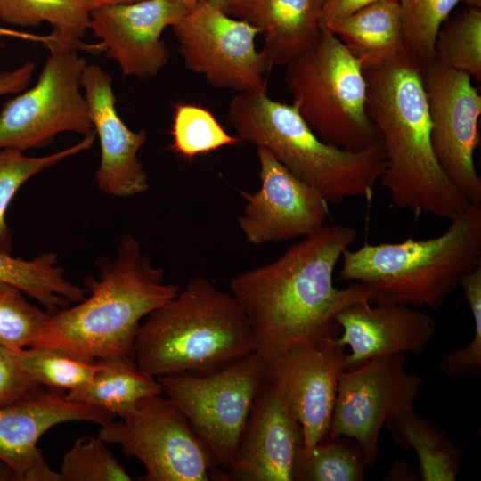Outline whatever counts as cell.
<instances>
[{"mask_svg": "<svg viewBox=\"0 0 481 481\" xmlns=\"http://www.w3.org/2000/svg\"><path fill=\"white\" fill-rule=\"evenodd\" d=\"M356 235L348 225L323 224L277 259L231 280L232 295L265 360L297 343L339 335L338 314L369 301V291L360 283L346 289L333 284L335 267Z\"/></svg>", "mask_w": 481, "mask_h": 481, "instance_id": "cell-1", "label": "cell"}, {"mask_svg": "<svg viewBox=\"0 0 481 481\" xmlns=\"http://www.w3.org/2000/svg\"><path fill=\"white\" fill-rule=\"evenodd\" d=\"M363 73L366 111L386 158L381 185L396 207L450 221L470 203L436 159L421 69L404 53Z\"/></svg>", "mask_w": 481, "mask_h": 481, "instance_id": "cell-2", "label": "cell"}, {"mask_svg": "<svg viewBox=\"0 0 481 481\" xmlns=\"http://www.w3.org/2000/svg\"><path fill=\"white\" fill-rule=\"evenodd\" d=\"M96 266V277L83 281L89 297L51 314L30 346L60 348L87 362L133 356L141 320L181 289L165 281L163 269L152 265L129 233L116 257H102Z\"/></svg>", "mask_w": 481, "mask_h": 481, "instance_id": "cell-3", "label": "cell"}, {"mask_svg": "<svg viewBox=\"0 0 481 481\" xmlns=\"http://www.w3.org/2000/svg\"><path fill=\"white\" fill-rule=\"evenodd\" d=\"M339 281H356L369 302L442 307L463 277L481 265V203H470L442 234L371 244L341 256Z\"/></svg>", "mask_w": 481, "mask_h": 481, "instance_id": "cell-4", "label": "cell"}, {"mask_svg": "<svg viewBox=\"0 0 481 481\" xmlns=\"http://www.w3.org/2000/svg\"><path fill=\"white\" fill-rule=\"evenodd\" d=\"M258 345L232 293L193 277L141 322L133 357L144 373L159 376L218 370Z\"/></svg>", "mask_w": 481, "mask_h": 481, "instance_id": "cell-5", "label": "cell"}, {"mask_svg": "<svg viewBox=\"0 0 481 481\" xmlns=\"http://www.w3.org/2000/svg\"><path fill=\"white\" fill-rule=\"evenodd\" d=\"M227 118L240 142L266 149L329 203L356 197L370 200L385 168L381 140L356 151L326 143L293 104L274 101L266 91L238 93L229 104Z\"/></svg>", "mask_w": 481, "mask_h": 481, "instance_id": "cell-6", "label": "cell"}, {"mask_svg": "<svg viewBox=\"0 0 481 481\" xmlns=\"http://www.w3.org/2000/svg\"><path fill=\"white\" fill-rule=\"evenodd\" d=\"M285 66L292 104L322 141L356 151L380 140L366 111L362 64L329 29Z\"/></svg>", "mask_w": 481, "mask_h": 481, "instance_id": "cell-7", "label": "cell"}, {"mask_svg": "<svg viewBox=\"0 0 481 481\" xmlns=\"http://www.w3.org/2000/svg\"><path fill=\"white\" fill-rule=\"evenodd\" d=\"M266 372L267 363L257 350L216 371L157 378L224 474Z\"/></svg>", "mask_w": 481, "mask_h": 481, "instance_id": "cell-8", "label": "cell"}, {"mask_svg": "<svg viewBox=\"0 0 481 481\" xmlns=\"http://www.w3.org/2000/svg\"><path fill=\"white\" fill-rule=\"evenodd\" d=\"M98 437L118 444L145 469L142 481L223 480L224 472L179 407L168 397L142 398L127 418L100 426Z\"/></svg>", "mask_w": 481, "mask_h": 481, "instance_id": "cell-9", "label": "cell"}, {"mask_svg": "<svg viewBox=\"0 0 481 481\" xmlns=\"http://www.w3.org/2000/svg\"><path fill=\"white\" fill-rule=\"evenodd\" d=\"M49 51L35 86L6 101L1 110L0 150L25 152L48 145L62 132L83 136L94 132L81 93L86 59L68 45Z\"/></svg>", "mask_w": 481, "mask_h": 481, "instance_id": "cell-10", "label": "cell"}, {"mask_svg": "<svg viewBox=\"0 0 481 481\" xmlns=\"http://www.w3.org/2000/svg\"><path fill=\"white\" fill-rule=\"evenodd\" d=\"M172 29L185 67L211 86L238 93L266 91L272 66L265 52L256 48L257 28L201 3Z\"/></svg>", "mask_w": 481, "mask_h": 481, "instance_id": "cell-11", "label": "cell"}, {"mask_svg": "<svg viewBox=\"0 0 481 481\" xmlns=\"http://www.w3.org/2000/svg\"><path fill=\"white\" fill-rule=\"evenodd\" d=\"M405 354L371 359L341 372L328 436L354 439L367 468L378 458L382 427L392 418L414 410L422 378L404 371Z\"/></svg>", "mask_w": 481, "mask_h": 481, "instance_id": "cell-12", "label": "cell"}, {"mask_svg": "<svg viewBox=\"0 0 481 481\" xmlns=\"http://www.w3.org/2000/svg\"><path fill=\"white\" fill-rule=\"evenodd\" d=\"M421 74L436 159L469 203H481V179L474 164L481 97L464 72L432 61Z\"/></svg>", "mask_w": 481, "mask_h": 481, "instance_id": "cell-13", "label": "cell"}, {"mask_svg": "<svg viewBox=\"0 0 481 481\" xmlns=\"http://www.w3.org/2000/svg\"><path fill=\"white\" fill-rule=\"evenodd\" d=\"M260 189L254 194L240 192L246 200L240 228L253 245L281 242L307 236L322 226L329 216V202L266 149L257 148Z\"/></svg>", "mask_w": 481, "mask_h": 481, "instance_id": "cell-14", "label": "cell"}, {"mask_svg": "<svg viewBox=\"0 0 481 481\" xmlns=\"http://www.w3.org/2000/svg\"><path fill=\"white\" fill-rule=\"evenodd\" d=\"M304 446L302 427L267 364L266 376L256 394L225 478L293 481L295 465Z\"/></svg>", "mask_w": 481, "mask_h": 481, "instance_id": "cell-15", "label": "cell"}, {"mask_svg": "<svg viewBox=\"0 0 481 481\" xmlns=\"http://www.w3.org/2000/svg\"><path fill=\"white\" fill-rule=\"evenodd\" d=\"M60 392L42 387L30 398L0 409V480L61 481L37 446L41 436L64 422L102 426L115 419L101 408L71 402Z\"/></svg>", "mask_w": 481, "mask_h": 481, "instance_id": "cell-16", "label": "cell"}, {"mask_svg": "<svg viewBox=\"0 0 481 481\" xmlns=\"http://www.w3.org/2000/svg\"><path fill=\"white\" fill-rule=\"evenodd\" d=\"M338 335L297 343L265 360L281 386L286 401L312 447L329 432L338 379L346 370V346Z\"/></svg>", "mask_w": 481, "mask_h": 481, "instance_id": "cell-17", "label": "cell"}, {"mask_svg": "<svg viewBox=\"0 0 481 481\" xmlns=\"http://www.w3.org/2000/svg\"><path fill=\"white\" fill-rule=\"evenodd\" d=\"M183 0H143L94 9L89 29L124 77H153L167 65L170 50L161 35L188 12Z\"/></svg>", "mask_w": 481, "mask_h": 481, "instance_id": "cell-18", "label": "cell"}, {"mask_svg": "<svg viewBox=\"0 0 481 481\" xmlns=\"http://www.w3.org/2000/svg\"><path fill=\"white\" fill-rule=\"evenodd\" d=\"M81 84L100 143L101 161L95 174L99 190L119 198L145 192L148 177L138 151L147 140V133L129 129L118 116L112 78L99 65H86Z\"/></svg>", "mask_w": 481, "mask_h": 481, "instance_id": "cell-19", "label": "cell"}, {"mask_svg": "<svg viewBox=\"0 0 481 481\" xmlns=\"http://www.w3.org/2000/svg\"><path fill=\"white\" fill-rule=\"evenodd\" d=\"M336 321L340 327L338 342L351 349L346 370L376 357L420 355L436 330L433 318L417 307L368 300L346 307Z\"/></svg>", "mask_w": 481, "mask_h": 481, "instance_id": "cell-20", "label": "cell"}, {"mask_svg": "<svg viewBox=\"0 0 481 481\" xmlns=\"http://www.w3.org/2000/svg\"><path fill=\"white\" fill-rule=\"evenodd\" d=\"M326 0H239L230 16L257 28L271 66L285 65L319 35Z\"/></svg>", "mask_w": 481, "mask_h": 481, "instance_id": "cell-21", "label": "cell"}, {"mask_svg": "<svg viewBox=\"0 0 481 481\" xmlns=\"http://www.w3.org/2000/svg\"><path fill=\"white\" fill-rule=\"evenodd\" d=\"M328 29L360 61L363 70L406 53L397 1L375 3Z\"/></svg>", "mask_w": 481, "mask_h": 481, "instance_id": "cell-22", "label": "cell"}, {"mask_svg": "<svg viewBox=\"0 0 481 481\" xmlns=\"http://www.w3.org/2000/svg\"><path fill=\"white\" fill-rule=\"evenodd\" d=\"M100 363L89 382L68 391L69 401L101 408L123 420L135 411L142 398L164 394L157 378L143 372L133 356L121 355Z\"/></svg>", "mask_w": 481, "mask_h": 481, "instance_id": "cell-23", "label": "cell"}, {"mask_svg": "<svg viewBox=\"0 0 481 481\" xmlns=\"http://www.w3.org/2000/svg\"><path fill=\"white\" fill-rule=\"evenodd\" d=\"M0 281L17 287L51 314L67 308L71 302H80L86 296L85 288L67 279L53 252L24 260L0 251Z\"/></svg>", "mask_w": 481, "mask_h": 481, "instance_id": "cell-24", "label": "cell"}, {"mask_svg": "<svg viewBox=\"0 0 481 481\" xmlns=\"http://www.w3.org/2000/svg\"><path fill=\"white\" fill-rule=\"evenodd\" d=\"M386 424L399 445L416 452L420 480H456L461 469L462 452L440 427L415 409L389 419Z\"/></svg>", "mask_w": 481, "mask_h": 481, "instance_id": "cell-25", "label": "cell"}, {"mask_svg": "<svg viewBox=\"0 0 481 481\" xmlns=\"http://www.w3.org/2000/svg\"><path fill=\"white\" fill-rule=\"evenodd\" d=\"M367 463L361 446L352 438L326 436L312 447H303L293 481H362Z\"/></svg>", "mask_w": 481, "mask_h": 481, "instance_id": "cell-26", "label": "cell"}, {"mask_svg": "<svg viewBox=\"0 0 481 481\" xmlns=\"http://www.w3.org/2000/svg\"><path fill=\"white\" fill-rule=\"evenodd\" d=\"M95 132L84 135L77 143L54 153L30 157L24 152L5 148L0 150V251L11 254L12 236L5 221V214L19 189L37 173L61 160L90 149Z\"/></svg>", "mask_w": 481, "mask_h": 481, "instance_id": "cell-27", "label": "cell"}, {"mask_svg": "<svg viewBox=\"0 0 481 481\" xmlns=\"http://www.w3.org/2000/svg\"><path fill=\"white\" fill-rule=\"evenodd\" d=\"M0 21L20 27L46 22L58 35L80 42L90 19L79 0H0Z\"/></svg>", "mask_w": 481, "mask_h": 481, "instance_id": "cell-28", "label": "cell"}, {"mask_svg": "<svg viewBox=\"0 0 481 481\" xmlns=\"http://www.w3.org/2000/svg\"><path fill=\"white\" fill-rule=\"evenodd\" d=\"M433 61L481 81V8L467 7L437 32Z\"/></svg>", "mask_w": 481, "mask_h": 481, "instance_id": "cell-29", "label": "cell"}, {"mask_svg": "<svg viewBox=\"0 0 481 481\" xmlns=\"http://www.w3.org/2000/svg\"><path fill=\"white\" fill-rule=\"evenodd\" d=\"M12 354L35 382L58 391L83 387L101 365L100 362H87L51 346H28Z\"/></svg>", "mask_w": 481, "mask_h": 481, "instance_id": "cell-30", "label": "cell"}, {"mask_svg": "<svg viewBox=\"0 0 481 481\" xmlns=\"http://www.w3.org/2000/svg\"><path fill=\"white\" fill-rule=\"evenodd\" d=\"M461 0H398L407 56L420 69L433 61L436 37Z\"/></svg>", "mask_w": 481, "mask_h": 481, "instance_id": "cell-31", "label": "cell"}, {"mask_svg": "<svg viewBox=\"0 0 481 481\" xmlns=\"http://www.w3.org/2000/svg\"><path fill=\"white\" fill-rule=\"evenodd\" d=\"M171 148L186 158H193L240 142L229 135L207 109L186 103L175 106Z\"/></svg>", "mask_w": 481, "mask_h": 481, "instance_id": "cell-32", "label": "cell"}, {"mask_svg": "<svg viewBox=\"0 0 481 481\" xmlns=\"http://www.w3.org/2000/svg\"><path fill=\"white\" fill-rule=\"evenodd\" d=\"M17 287L0 281V346L17 352L30 346L51 317L32 305Z\"/></svg>", "mask_w": 481, "mask_h": 481, "instance_id": "cell-33", "label": "cell"}, {"mask_svg": "<svg viewBox=\"0 0 481 481\" xmlns=\"http://www.w3.org/2000/svg\"><path fill=\"white\" fill-rule=\"evenodd\" d=\"M58 473L61 481L132 480L98 436L77 439L64 454Z\"/></svg>", "mask_w": 481, "mask_h": 481, "instance_id": "cell-34", "label": "cell"}, {"mask_svg": "<svg viewBox=\"0 0 481 481\" xmlns=\"http://www.w3.org/2000/svg\"><path fill=\"white\" fill-rule=\"evenodd\" d=\"M460 288L474 320V336L463 348L444 355L439 367L450 377L478 378L481 375V265L463 277Z\"/></svg>", "mask_w": 481, "mask_h": 481, "instance_id": "cell-35", "label": "cell"}, {"mask_svg": "<svg viewBox=\"0 0 481 481\" xmlns=\"http://www.w3.org/2000/svg\"><path fill=\"white\" fill-rule=\"evenodd\" d=\"M42 387L21 368L12 352L0 346V409L30 398Z\"/></svg>", "mask_w": 481, "mask_h": 481, "instance_id": "cell-36", "label": "cell"}, {"mask_svg": "<svg viewBox=\"0 0 481 481\" xmlns=\"http://www.w3.org/2000/svg\"><path fill=\"white\" fill-rule=\"evenodd\" d=\"M382 1L398 2V0H326L321 16V26L328 29L339 20L364 7Z\"/></svg>", "mask_w": 481, "mask_h": 481, "instance_id": "cell-37", "label": "cell"}, {"mask_svg": "<svg viewBox=\"0 0 481 481\" xmlns=\"http://www.w3.org/2000/svg\"><path fill=\"white\" fill-rule=\"evenodd\" d=\"M35 68V63L28 61L14 69L0 71V97L22 92L29 85Z\"/></svg>", "mask_w": 481, "mask_h": 481, "instance_id": "cell-38", "label": "cell"}, {"mask_svg": "<svg viewBox=\"0 0 481 481\" xmlns=\"http://www.w3.org/2000/svg\"><path fill=\"white\" fill-rule=\"evenodd\" d=\"M3 37H14L37 42L46 45L48 48L53 44H56V41L58 40L57 37L54 34L53 35V33L47 36H38L0 26V41Z\"/></svg>", "mask_w": 481, "mask_h": 481, "instance_id": "cell-39", "label": "cell"}, {"mask_svg": "<svg viewBox=\"0 0 481 481\" xmlns=\"http://www.w3.org/2000/svg\"><path fill=\"white\" fill-rule=\"evenodd\" d=\"M82 5L90 12L94 9L120 5L130 4L137 3L143 0H79Z\"/></svg>", "mask_w": 481, "mask_h": 481, "instance_id": "cell-40", "label": "cell"}, {"mask_svg": "<svg viewBox=\"0 0 481 481\" xmlns=\"http://www.w3.org/2000/svg\"><path fill=\"white\" fill-rule=\"evenodd\" d=\"M238 1L239 0H195L196 4H201V3L208 4L210 5H213L222 10L228 15H230L232 10L235 6V4L238 3Z\"/></svg>", "mask_w": 481, "mask_h": 481, "instance_id": "cell-41", "label": "cell"}, {"mask_svg": "<svg viewBox=\"0 0 481 481\" xmlns=\"http://www.w3.org/2000/svg\"><path fill=\"white\" fill-rule=\"evenodd\" d=\"M467 7L481 8V0H461Z\"/></svg>", "mask_w": 481, "mask_h": 481, "instance_id": "cell-42", "label": "cell"}, {"mask_svg": "<svg viewBox=\"0 0 481 481\" xmlns=\"http://www.w3.org/2000/svg\"><path fill=\"white\" fill-rule=\"evenodd\" d=\"M183 1L184 2V4L189 9H192L196 4L195 0H183Z\"/></svg>", "mask_w": 481, "mask_h": 481, "instance_id": "cell-43", "label": "cell"}]
</instances>
